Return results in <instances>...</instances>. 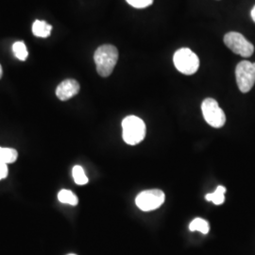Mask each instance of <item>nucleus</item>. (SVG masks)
Wrapping results in <instances>:
<instances>
[{
	"instance_id": "1",
	"label": "nucleus",
	"mask_w": 255,
	"mask_h": 255,
	"mask_svg": "<svg viewBox=\"0 0 255 255\" xmlns=\"http://www.w3.org/2000/svg\"><path fill=\"white\" fill-rule=\"evenodd\" d=\"M94 61L98 73L103 78H107L113 73L119 61V50L113 45H102L96 50Z\"/></svg>"
},
{
	"instance_id": "2",
	"label": "nucleus",
	"mask_w": 255,
	"mask_h": 255,
	"mask_svg": "<svg viewBox=\"0 0 255 255\" xmlns=\"http://www.w3.org/2000/svg\"><path fill=\"white\" fill-rule=\"evenodd\" d=\"M146 124L135 116H128L122 121V136L125 143L135 146L146 137Z\"/></svg>"
},
{
	"instance_id": "3",
	"label": "nucleus",
	"mask_w": 255,
	"mask_h": 255,
	"mask_svg": "<svg viewBox=\"0 0 255 255\" xmlns=\"http://www.w3.org/2000/svg\"><path fill=\"white\" fill-rule=\"evenodd\" d=\"M173 63L178 71L184 75H193L200 67L199 57L186 47L181 48L174 53Z\"/></svg>"
},
{
	"instance_id": "4",
	"label": "nucleus",
	"mask_w": 255,
	"mask_h": 255,
	"mask_svg": "<svg viewBox=\"0 0 255 255\" xmlns=\"http://www.w3.org/2000/svg\"><path fill=\"white\" fill-rule=\"evenodd\" d=\"M201 111L203 118L210 126L217 128L224 126L226 116L216 100L211 98L204 100L201 104Z\"/></svg>"
},
{
	"instance_id": "5",
	"label": "nucleus",
	"mask_w": 255,
	"mask_h": 255,
	"mask_svg": "<svg viewBox=\"0 0 255 255\" xmlns=\"http://www.w3.org/2000/svg\"><path fill=\"white\" fill-rule=\"evenodd\" d=\"M224 44L235 54L240 55L244 58H249L255 52V46L249 42L241 33L231 31L224 36Z\"/></svg>"
},
{
	"instance_id": "6",
	"label": "nucleus",
	"mask_w": 255,
	"mask_h": 255,
	"mask_svg": "<svg viewBox=\"0 0 255 255\" xmlns=\"http://www.w3.org/2000/svg\"><path fill=\"white\" fill-rule=\"evenodd\" d=\"M236 78L240 91H251L255 83V63L249 61L240 62L236 68Z\"/></svg>"
},
{
	"instance_id": "7",
	"label": "nucleus",
	"mask_w": 255,
	"mask_h": 255,
	"mask_svg": "<svg viewBox=\"0 0 255 255\" xmlns=\"http://www.w3.org/2000/svg\"><path fill=\"white\" fill-rule=\"evenodd\" d=\"M165 200L164 192L159 189H151L141 192L135 199L137 207L144 212L158 209Z\"/></svg>"
},
{
	"instance_id": "8",
	"label": "nucleus",
	"mask_w": 255,
	"mask_h": 255,
	"mask_svg": "<svg viewBox=\"0 0 255 255\" xmlns=\"http://www.w3.org/2000/svg\"><path fill=\"white\" fill-rule=\"evenodd\" d=\"M80 88L81 86L79 82L72 79H68L61 82L57 86L56 96L60 101H68L76 95H78V93L80 92Z\"/></svg>"
},
{
	"instance_id": "9",
	"label": "nucleus",
	"mask_w": 255,
	"mask_h": 255,
	"mask_svg": "<svg viewBox=\"0 0 255 255\" xmlns=\"http://www.w3.org/2000/svg\"><path fill=\"white\" fill-rule=\"evenodd\" d=\"M52 30V26L47 24L46 21L36 20L32 25V33L36 37L46 38L49 36Z\"/></svg>"
},
{
	"instance_id": "10",
	"label": "nucleus",
	"mask_w": 255,
	"mask_h": 255,
	"mask_svg": "<svg viewBox=\"0 0 255 255\" xmlns=\"http://www.w3.org/2000/svg\"><path fill=\"white\" fill-rule=\"evenodd\" d=\"M18 153L14 148L1 147L0 146V163L2 164H12L17 160Z\"/></svg>"
},
{
	"instance_id": "11",
	"label": "nucleus",
	"mask_w": 255,
	"mask_h": 255,
	"mask_svg": "<svg viewBox=\"0 0 255 255\" xmlns=\"http://www.w3.org/2000/svg\"><path fill=\"white\" fill-rule=\"evenodd\" d=\"M225 193H226V188L224 186L219 185L214 193L207 194L205 196V199L208 201H212L216 205H220L225 201Z\"/></svg>"
},
{
	"instance_id": "12",
	"label": "nucleus",
	"mask_w": 255,
	"mask_h": 255,
	"mask_svg": "<svg viewBox=\"0 0 255 255\" xmlns=\"http://www.w3.org/2000/svg\"><path fill=\"white\" fill-rule=\"evenodd\" d=\"M58 200L62 203L69 204V205H72V206H76L79 202L78 197L74 194L73 192L70 191V190H66V189H63V190L59 192Z\"/></svg>"
},
{
	"instance_id": "13",
	"label": "nucleus",
	"mask_w": 255,
	"mask_h": 255,
	"mask_svg": "<svg viewBox=\"0 0 255 255\" xmlns=\"http://www.w3.org/2000/svg\"><path fill=\"white\" fill-rule=\"evenodd\" d=\"M189 230L191 232L198 231V232H200V233L203 234V235H207L209 233V223L205 219L198 218V219H194L191 223H190Z\"/></svg>"
},
{
	"instance_id": "14",
	"label": "nucleus",
	"mask_w": 255,
	"mask_h": 255,
	"mask_svg": "<svg viewBox=\"0 0 255 255\" xmlns=\"http://www.w3.org/2000/svg\"><path fill=\"white\" fill-rule=\"evenodd\" d=\"M12 50L14 56L20 61H26L27 58V48L25 43L22 41H17L12 45Z\"/></svg>"
},
{
	"instance_id": "15",
	"label": "nucleus",
	"mask_w": 255,
	"mask_h": 255,
	"mask_svg": "<svg viewBox=\"0 0 255 255\" xmlns=\"http://www.w3.org/2000/svg\"><path fill=\"white\" fill-rule=\"evenodd\" d=\"M72 174H73L74 181L77 184L84 185L88 182V178L85 175V172L81 165H75L72 170Z\"/></svg>"
},
{
	"instance_id": "16",
	"label": "nucleus",
	"mask_w": 255,
	"mask_h": 255,
	"mask_svg": "<svg viewBox=\"0 0 255 255\" xmlns=\"http://www.w3.org/2000/svg\"><path fill=\"white\" fill-rule=\"evenodd\" d=\"M128 4L135 9H145L153 4L154 0H126Z\"/></svg>"
},
{
	"instance_id": "17",
	"label": "nucleus",
	"mask_w": 255,
	"mask_h": 255,
	"mask_svg": "<svg viewBox=\"0 0 255 255\" xmlns=\"http://www.w3.org/2000/svg\"><path fill=\"white\" fill-rule=\"evenodd\" d=\"M9 173V169H8V164H2L0 163V181L7 178Z\"/></svg>"
},
{
	"instance_id": "18",
	"label": "nucleus",
	"mask_w": 255,
	"mask_h": 255,
	"mask_svg": "<svg viewBox=\"0 0 255 255\" xmlns=\"http://www.w3.org/2000/svg\"><path fill=\"white\" fill-rule=\"evenodd\" d=\"M251 15H252L253 20L255 22V6L253 8V9H252V11H251Z\"/></svg>"
},
{
	"instance_id": "19",
	"label": "nucleus",
	"mask_w": 255,
	"mask_h": 255,
	"mask_svg": "<svg viewBox=\"0 0 255 255\" xmlns=\"http://www.w3.org/2000/svg\"><path fill=\"white\" fill-rule=\"evenodd\" d=\"M2 75H3V70H2V66H1V64H0V79H1Z\"/></svg>"
},
{
	"instance_id": "20",
	"label": "nucleus",
	"mask_w": 255,
	"mask_h": 255,
	"mask_svg": "<svg viewBox=\"0 0 255 255\" xmlns=\"http://www.w3.org/2000/svg\"></svg>"
}]
</instances>
